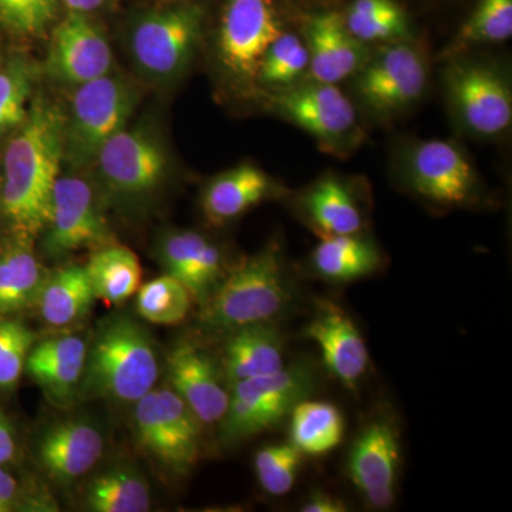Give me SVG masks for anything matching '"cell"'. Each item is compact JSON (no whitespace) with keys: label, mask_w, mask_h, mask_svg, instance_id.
<instances>
[{"label":"cell","mask_w":512,"mask_h":512,"mask_svg":"<svg viewBox=\"0 0 512 512\" xmlns=\"http://www.w3.org/2000/svg\"><path fill=\"white\" fill-rule=\"evenodd\" d=\"M313 386L315 379L305 366L235 383L221 420L222 439L234 443L271 429L308 399Z\"/></svg>","instance_id":"277c9868"},{"label":"cell","mask_w":512,"mask_h":512,"mask_svg":"<svg viewBox=\"0 0 512 512\" xmlns=\"http://www.w3.org/2000/svg\"><path fill=\"white\" fill-rule=\"evenodd\" d=\"M204 18L200 3H181L147 13L131 33L134 62L153 79L177 76L190 62Z\"/></svg>","instance_id":"52a82bcc"},{"label":"cell","mask_w":512,"mask_h":512,"mask_svg":"<svg viewBox=\"0 0 512 512\" xmlns=\"http://www.w3.org/2000/svg\"><path fill=\"white\" fill-rule=\"evenodd\" d=\"M303 205L323 235H357L363 228L362 211L348 185L323 177L306 192Z\"/></svg>","instance_id":"83f0119b"},{"label":"cell","mask_w":512,"mask_h":512,"mask_svg":"<svg viewBox=\"0 0 512 512\" xmlns=\"http://www.w3.org/2000/svg\"><path fill=\"white\" fill-rule=\"evenodd\" d=\"M96 158L107 183L128 195L153 191L168 170L163 146L143 130L123 128L101 146Z\"/></svg>","instance_id":"4fadbf2b"},{"label":"cell","mask_w":512,"mask_h":512,"mask_svg":"<svg viewBox=\"0 0 512 512\" xmlns=\"http://www.w3.org/2000/svg\"><path fill=\"white\" fill-rule=\"evenodd\" d=\"M109 0H63L64 6L69 9V12L87 13L96 12L107 5Z\"/></svg>","instance_id":"7bdbcfd3"},{"label":"cell","mask_w":512,"mask_h":512,"mask_svg":"<svg viewBox=\"0 0 512 512\" xmlns=\"http://www.w3.org/2000/svg\"><path fill=\"white\" fill-rule=\"evenodd\" d=\"M57 0H0V22L19 35H37L56 18Z\"/></svg>","instance_id":"f35d334b"},{"label":"cell","mask_w":512,"mask_h":512,"mask_svg":"<svg viewBox=\"0 0 512 512\" xmlns=\"http://www.w3.org/2000/svg\"><path fill=\"white\" fill-rule=\"evenodd\" d=\"M272 106L328 147H340L357 134L355 106L336 84L288 87L276 94Z\"/></svg>","instance_id":"7c38bea8"},{"label":"cell","mask_w":512,"mask_h":512,"mask_svg":"<svg viewBox=\"0 0 512 512\" xmlns=\"http://www.w3.org/2000/svg\"><path fill=\"white\" fill-rule=\"evenodd\" d=\"M40 467L59 484H70L86 476L104 451V437L90 421L59 420L50 424L37 441Z\"/></svg>","instance_id":"e0dca14e"},{"label":"cell","mask_w":512,"mask_h":512,"mask_svg":"<svg viewBox=\"0 0 512 512\" xmlns=\"http://www.w3.org/2000/svg\"><path fill=\"white\" fill-rule=\"evenodd\" d=\"M399 439L392 424L375 421L362 431L349 454V477L366 503L390 507L399 473Z\"/></svg>","instance_id":"2e32d148"},{"label":"cell","mask_w":512,"mask_h":512,"mask_svg":"<svg viewBox=\"0 0 512 512\" xmlns=\"http://www.w3.org/2000/svg\"><path fill=\"white\" fill-rule=\"evenodd\" d=\"M19 500V484L5 467H0V512L15 510Z\"/></svg>","instance_id":"60d3db41"},{"label":"cell","mask_w":512,"mask_h":512,"mask_svg":"<svg viewBox=\"0 0 512 512\" xmlns=\"http://www.w3.org/2000/svg\"><path fill=\"white\" fill-rule=\"evenodd\" d=\"M302 453L292 443L262 448L255 457V471L266 493L281 497L295 485Z\"/></svg>","instance_id":"d590c367"},{"label":"cell","mask_w":512,"mask_h":512,"mask_svg":"<svg viewBox=\"0 0 512 512\" xmlns=\"http://www.w3.org/2000/svg\"><path fill=\"white\" fill-rule=\"evenodd\" d=\"M134 406L141 447L161 466L187 474L200 457L202 423L198 417L171 387L151 390Z\"/></svg>","instance_id":"5b68a950"},{"label":"cell","mask_w":512,"mask_h":512,"mask_svg":"<svg viewBox=\"0 0 512 512\" xmlns=\"http://www.w3.org/2000/svg\"><path fill=\"white\" fill-rule=\"evenodd\" d=\"M309 69V52L305 40L295 33L282 32L266 50L258 77L268 86L288 89Z\"/></svg>","instance_id":"836d02e7"},{"label":"cell","mask_w":512,"mask_h":512,"mask_svg":"<svg viewBox=\"0 0 512 512\" xmlns=\"http://www.w3.org/2000/svg\"><path fill=\"white\" fill-rule=\"evenodd\" d=\"M291 416V443L302 454L323 456L342 443L345 420L333 404L306 399L292 410Z\"/></svg>","instance_id":"4dcf8cb0"},{"label":"cell","mask_w":512,"mask_h":512,"mask_svg":"<svg viewBox=\"0 0 512 512\" xmlns=\"http://www.w3.org/2000/svg\"><path fill=\"white\" fill-rule=\"evenodd\" d=\"M343 20L349 32L365 45H389L410 36L409 18L396 0H353Z\"/></svg>","instance_id":"1f68e13d"},{"label":"cell","mask_w":512,"mask_h":512,"mask_svg":"<svg viewBox=\"0 0 512 512\" xmlns=\"http://www.w3.org/2000/svg\"><path fill=\"white\" fill-rule=\"evenodd\" d=\"M407 178L424 200L464 207L478 197L480 180L466 153L451 141H421L410 150Z\"/></svg>","instance_id":"30bf717a"},{"label":"cell","mask_w":512,"mask_h":512,"mask_svg":"<svg viewBox=\"0 0 512 512\" xmlns=\"http://www.w3.org/2000/svg\"><path fill=\"white\" fill-rule=\"evenodd\" d=\"M305 43L313 82L338 84L359 72L369 59L367 45L349 32L339 12L311 16L305 25Z\"/></svg>","instance_id":"ac0fdd59"},{"label":"cell","mask_w":512,"mask_h":512,"mask_svg":"<svg viewBox=\"0 0 512 512\" xmlns=\"http://www.w3.org/2000/svg\"><path fill=\"white\" fill-rule=\"evenodd\" d=\"M448 99L464 127L480 137H497L512 121L510 83L491 64L460 60L446 72Z\"/></svg>","instance_id":"ba28073f"},{"label":"cell","mask_w":512,"mask_h":512,"mask_svg":"<svg viewBox=\"0 0 512 512\" xmlns=\"http://www.w3.org/2000/svg\"><path fill=\"white\" fill-rule=\"evenodd\" d=\"M278 194V187L265 171L241 164L210 181L202 194V210L214 224H224Z\"/></svg>","instance_id":"7402d4cb"},{"label":"cell","mask_w":512,"mask_h":512,"mask_svg":"<svg viewBox=\"0 0 512 512\" xmlns=\"http://www.w3.org/2000/svg\"><path fill=\"white\" fill-rule=\"evenodd\" d=\"M291 301L278 252L266 248L239 262L204 302L202 322L211 329L237 330L271 322Z\"/></svg>","instance_id":"3957f363"},{"label":"cell","mask_w":512,"mask_h":512,"mask_svg":"<svg viewBox=\"0 0 512 512\" xmlns=\"http://www.w3.org/2000/svg\"><path fill=\"white\" fill-rule=\"evenodd\" d=\"M157 359L146 330L130 319L111 320L87 350L79 393L136 404L156 386L160 372Z\"/></svg>","instance_id":"7a4b0ae2"},{"label":"cell","mask_w":512,"mask_h":512,"mask_svg":"<svg viewBox=\"0 0 512 512\" xmlns=\"http://www.w3.org/2000/svg\"><path fill=\"white\" fill-rule=\"evenodd\" d=\"M284 32L272 0H227L218 50L221 62L239 80H254L266 50Z\"/></svg>","instance_id":"8fae6325"},{"label":"cell","mask_w":512,"mask_h":512,"mask_svg":"<svg viewBox=\"0 0 512 512\" xmlns=\"http://www.w3.org/2000/svg\"><path fill=\"white\" fill-rule=\"evenodd\" d=\"M356 94L373 113H399L420 99L427 86L426 60L412 43L384 45L356 73Z\"/></svg>","instance_id":"9c48e42d"},{"label":"cell","mask_w":512,"mask_h":512,"mask_svg":"<svg viewBox=\"0 0 512 512\" xmlns=\"http://www.w3.org/2000/svg\"><path fill=\"white\" fill-rule=\"evenodd\" d=\"M167 377L171 389L202 424L217 423L227 413L229 394L204 350L190 343L177 346L167 357Z\"/></svg>","instance_id":"d6986e66"},{"label":"cell","mask_w":512,"mask_h":512,"mask_svg":"<svg viewBox=\"0 0 512 512\" xmlns=\"http://www.w3.org/2000/svg\"><path fill=\"white\" fill-rule=\"evenodd\" d=\"M134 104V93L119 77L106 74L80 84L64 128V157L77 167L89 164L101 146L126 127Z\"/></svg>","instance_id":"8992f818"},{"label":"cell","mask_w":512,"mask_h":512,"mask_svg":"<svg viewBox=\"0 0 512 512\" xmlns=\"http://www.w3.org/2000/svg\"><path fill=\"white\" fill-rule=\"evenodd\" d=\"M161 256L167 274L190 291L194 301L204 303L221 275V252L197 232H174L164 239Z\"/></svg>","instance_id":"cb8c5ba5"},{"label":"cell","mask_w":512,"mask_h":512,"mask_svg":"<svg viewBox=\"0 0 512 512\" xmlns=\"http://www.w3.org/2000/svg\"><path fill=\"white\" fill-rule=\"evenodd\" d=\"M18 440H16L15 430L12 424L0 410V467L9 466L18 457Z\"/></svg>","instance_id":"ab89813d"},{"label":"cell","mask_w":512,"mask_h":512,"mask_svg":"<svg viewBox=\"0 0 512 512\" xmlns=\"http://www.w3.org/2000/svg\"><path fill=\"white\" fill-rule=\"evenodd\" d=\"M84 503L94 512H146L151 507L150 488L134 468L114 466L90 480Z\"/></svg>","instance_id":"f1b7e54d"},{"label":"cell","mask_w":512,"mask_h":512,"mask_svg":"<svg viewBox=\"0 0 512 512\" xmlns=\"http://www.w3.org/2000/svg\"><path fill=\"white\" fill-rule=\"evenodd\" d=\"M87 350L86 340L76 335L43 340L30 350L26 372L50 399L67 402L79 393Z\"/></svg>","instance_id":"44dd1931"},{"label":"cell","mask_w":512,"mask_h":512,"mask_svg":"<svg viewBox=\"0 0 512 512\" xmlns=\"http://www.w3.org/2000/svg\"><path fill=\"white\" fill-rule=\"evenodd\" d=\"M512 36V0H480L458 33L451 52L468 46L500 43Z\"/></svg>","instance_id":"e575fe53"},{"label":"cell","mask_w":512,"mask_h":512,"mask_svg":"<svg viewBox=\"0 0 512 512\" xmlns=\"http://www.w3.org/2000/svg\"><path fill=\"white\" fill-rule=\"evenodd\" d=\"M64 128L66 117L56 106L35 104L6 147L2 208L22 239L36 237L49 222Z\"/></svg>","instance_id":"6da1fadb"},{"label":"cell","mask_w":512,"mask_h":512,"mask_svg":"<svg viewBox=\"0 0 512 512\" xmlns=\"http://www.w3.org/2000/svg\"><path fill=\"white\" fill-rule=\"evenodd\" d=\"M46 275L26 245L0 249V318L36 305Z\"/></svg>","instance_id":"484cf974"},{"label":"cell","mask_w":512,"mask_h":512,"mask_svg":"<svg viewBox=\"0 0 512 512\" xmlns=\"http://www.w3.org/2000/svg\"><path fill=\"white\" fill-rule=\"evenodd\" d=\"M194 301L184 284L174 276H158L137 291V311L154 325L173 326L187 318Z\"/></svg>","instance_id":"d6a6232c"},{"label":"cell","mask_w":512,"mask_h":512,"mask_svg":"<svg viewBox=\"0 0 512 512\" xmlns=\"http://www.w3.org/2000/svg\"><path fill=\"white\" fill-rule=\"evenodd\" d=\"M46 251L63 256L97 244L107 237V225L90 185L82 178L59 177L53 190L46 225Z\"/></svg>","instance_id":"5bb4252c"},{"label":"cell","mask_w":512,"mask_h":512,"mask_svg":"<svg viewBox=\"0 0 512 512\" xmlns=\"http://www.w3.org/2000/svg\"><path fill=\"white\" fill-rule=\"evenodd\" d=\"M32 83V69L25 60H12L0 72V134L19 127L28 117L26 104Z\"/></svg>","instance_id":"74e56055"},{"label":"cell","mask_w":512,"mask_h":512,"mask_svg":"<svg viewBox=\"0 0 512 512\" xmlns=\"http://www.w3.org/2000/svg\"><path fill=\"white\" fill-rule=\"evenodd\" d=\"M306 335L322 352L326 367L336 379L353 387L369 365L367 346L348 313L332 302L320 303Z\"/></svg>","instance_id":"ffe728a7"},{"label":"cell","mask_w":512,"mask_h":512,"mask_svg":"<svg viewBox=\"0 0 512 512\" xmlns=\"http://www.w3.org/2000/svg\"><path fill=\"white\" fill-rule=\"evenodd\" d=\"M111 63L109 42L87 15L69 12L53 30L47 66L56 79L80 86L109 74Z\"/></svg>","instance_id":"9a60e30c"},{"label":"cell","mask_w":512,"mask_h":512,"mask_svg":"<svg viewBox=\"0 0 512 512\" xmlns=\"http://www.w3.org/2000/svg\"><path fill=\"white\" fill-rule=\"evenodd\" d=\"M94 299L86 269L72 265L46 276L36 305L47 325L67 328L90 312Z\"/></svg>","instance_id":"d4e9b609"},{"label":"cell","mask_w":512,"mask_h":512,"mask_svg":"<svg viewBox=\"0 0 512 512\" xmlns=\"http://www.w3.org/2000/svg\"><path fill=\"white\" fill-rule=\"evenodd\" d=\"M315 271L335 282H349L375 272L380 254L372 242L357 235H323L312 254Z\"/></svg>","instance_id":"4316f807"},{"label":"cell","mask_w":512,"mask_h":512,"mask_svg":"<svg viewBox=\"0 0 512 512\" xmlns=\"http://www.w3.org/2000/svg\"><path fill=\"white\" fill-rule=\"evenodd\" d=\"M346 510L348 508L338 498L323 493L313 494L302 508L305 512H345Z\"/></svg>","instance_id":"b9f144b4"},{"label":"cell","mask_w":512,"mask_h":512,"mask_svg":"<svg viewBox=\"0 0 512 512\" xmlns=\"http://www.w3.org/2000/svg\"><path fill=\"white\" fill-rule=\"evenodd\" d=\"M36 333L13 318H0V389L10 390L26 370Z\"/></svg>","instance_id":"8d00e7d4"},{"label":"cell","mask_w":512,"mask_h":512,"mask_svg":"<svg viewBox=\"0 0 512 512\" xmlns=\"http://www.w3.org/2000/svg\"><path fill=\"white\" fill-rule=\"evenodd\" d=\"M281 333L269 322L232 330L225 345L222 369L228 383L272 375L284 369Z\"/></svg>","instance_id":"603a6c76"},{"label":"cell","mask_w":512,"mask_h":512,"mask_svg":"<svg viewBox=\"0 0 512 512\" xmlns=\"http://www.w3.org/2000/svg\"><path fill=\"white\" fill-rule=\"evenodd\" d=\"M84 269L96 299L116 305L136 295L141 286L140 261L123 245H111L94 252Z\"/></svg>","instance_id":"f546056e"}]
</instances>
